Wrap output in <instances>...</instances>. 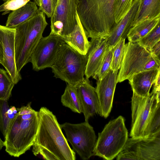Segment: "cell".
Instances as JSON below:
<instances>
[{
	"label": "cell",
	"mask_w": 160,
	"mask_h": 160,
	"mask_svg": "<svg viewBox=\"0 0 160 160\" xmlns=\"http://www.w3.org/2000/svg\"><path fill=\"white\" fill-rule=\"evenodd\" d=\"M45 14L39 11L37 14L15 28L16 65L18 72L30 62L31 55L48 25Z\"/></svg>",
	"instance_id": "cell-3"
},
{
	"label": "cell",
	"mask_w": 160,
	"mask_h": 160,
	"mask_svg": "<svg viewBox=\"0 0 160 160\" xmlns=\"http://www.w3.org/2000/svg\"><path fill=\"white\" fill-rule=\"evenodd\" d=\"M159 69L144 71L133 75L128 79L133 92L141 97L147 96Z\"/></svg>",
	"instance_id": "cell-18"
},
{
	"label": "cell",
	"mask_w": 160,
	"mask_h": 160,
	"mask_svg": "<svg viewBox=\"0 0 160 160\" xmlns=\"http://www.w3.org/2000/svg\"><path fill=\"white\" fill-rule=\"evenodd\" d=\"M31 0H8L0 6V12L5 15L11 11L17 9L24 5Z\"/></svg>",
	"instance_id": "cell-32"
},
{
	"label": "cell",
	"mask_w": 160,
	"mask_h": 160,
	"mask_svg": "<svg viewBox=\"0 0 160 160\" xmlns=\"http://www.w3.org/2000/svg\"><path fill=\"white\" fill-rule=\"evenodd\" d=\"M38 112L39 126L34 144L46 148L58 160H75V152L69 146L56 116L45 107Z\"/></svg>",
	"instance_id": "cell-2"
},
{
	"label": "cell",
	"mask_w": 160,
	"mask_h": 160,
	"mask_svg": "<svg viewBox=\"0 0 160 160\" xmlns=\"http://www.w3.org/2000/svg\"><path fill=\"white\" fill-rule=\"evenodd\" d=\"M88 60L87 54H81L65 43L51 68L55 77L76 87L84 78Z\"/></svg>",
	"instance_id": "cell-4"
},
{
	"label": "cell",
	"mask_w": 160,
	"mask_h": 160,
	"mask_svg": "<svg viewBox=\"0 0 160 160\" xmlns=\"http://www.w3.org/2000/svg\"><path fill=\"white\" fill-rule=\"evenodd\" d=\"M117 160H160V132L152 136L128 138Z\"/></svg>",
	"instance_id": "cell-9"
},
{
	"label": "cell",
	"mask_w": 160,
	"mask_h": 160,
	"mask_svg": "<svg viewBox=\"0 0 160 160\" xmlns=\"http://www.w3.org/2000/svg\"><path fill=\"white\" fill-rule=\"evenodd\" d=\"M160 132V102L153 108L146 127L145 137L152 136Z\"/></svg>",
	"instance_id": "cell-26"
},
{
	"label": "cell",
	"mask_w": 160,
	"mask_h": 160,
	"mask_svg": "<svg viewBox=\"0 0 160 160\" xmlns=\"http://www.w3.org/2000/svg\"><path fill=\"white\" fill-rule=\"evenodd\" d=\"M115 0H78L77 13L88 38H106L117 23L113 5Z\"/></svg>",
	"instance_id": "cell-1"
},
{
	"label": "cell",
	"mask_w": 160,
	"mask_h": 160,
	"mask_svg": "<svg viewBox=\"0 0 160 160\" xmlns=\"http://www.w3.org/2000/svg\"><path fill=\"white\" fill-rule=\"evenodd\" d=\"M15 85L7 71L0 68V99L8 101Z\"/></svg>",
	"instance_id": "cell-25"
},
{
	"label": "cell",
	"mask_w": 160,
	"mask_h": 160,
	"mask_svg": "<svg viewBox=\"0 0 160 160\" xmlns=\"http://www.w3.org/2000/svg\"><path fill=\"white\" fill-rule=\"evenodd\" d=\"M153 84V89H156L160 88V69L158 70L156 78Z\"/></svg>",
	"instance_id": "cell-36"
},
{
	"label": "cell",
	"mask_w": 160,
	"mask_h": 160,
	"mask_svg": "<svg viewBox=\"0 0 160 160\" xmlns=\"http://www.w3.org/2000/svg\"><path fill=\"white\" fill-rule=\"evenodd\" d=\"M4 146H5L4 142L3 141L0 137V150L2 149V148Z\"/></svg>",
	"instance_id": "cell-38"
},
{
	"label": "cell",
	"mask_w": 160,
	"mask_h": 160,
	"mask_svg": "<svg viewBox=\"0 0 160 160\" xmlns=\"http://www.w3.org/2000/svg\"><path fill=\"white\" fill-rule=\"evenodd\" d=\"M15 28L0 25V35L2 44L3 60L1 64L5 68L15 84L22 79L18 72L15 59Z\"/></svg>",
	"instance_id": "cell-13"
},
{
	"label": "cell",
	"mask_w": 160,
	"mask_h": 160,
	"mask_svg": "<svg viewBox=\"0 0 160 160\" xmlns=\"http://www.w3.org/2000/svg\"><path fill=\"white\" fill-rule=\"evenodd\" d=\"M39 7V11L43 12L48 18L52 15L58 0H33Z\"/></svg>",
	"instance_id": "cell-31"
},
{
	"label": "cell",
	"mask_w": 160,
	"mask_h": 160,
	"mask_svg": "<svg viewBox=\"0 0 160 160\" xmlns=\"http://www.w3.org/2000/svg\"><path fill=\"white\" fill-rule=\"evenodd\" d=\"M39 11L35 2L30 1L20 8L12 11L9 14L6 26L8 28H15L37 14Z\"/></svg>",
	"instance_id": "cell-20"
},
{
	"label": "cell",
	"mask_w": 160,
	"mask_h": 160,
	"mask_svg": "<svg viewBox=\"0 0 160 160\" xmlns=\"http://www.w3.org/2000/svg\"><path fill=\"white\" fill-rule=\"evenodd\" d=\"M133 0H115L113 5L115 20L117 23L130 10Z\"/></svg>",
	"instance_id": "cell-30"
},
{
	"label": "cell",
	"mask_w": 160,
	"mask_h": 160,
	"mask_svg": "<svg viewBox=\"0 0 160 160\" xmlns=\"http://www.w3.org/2000/svg\"><path fill=\"white\" fill-rule=\"evenodd\" d=\"M82 112L85 121L96 114H99L100 107L95 88L86 77L76 86Z\"/></svg>",
	"instance_id": "cell-15"
},
{
	"label": "cell",
	"mask_w": 160,
	"mask_h": 160,
	"mask_svg": "<svg viewBox=\"0 0 160 160\" xmlns=\"http://www.w3.org/2000/svg\"><path fill=\"white\" fill-rule=\"evenodd\" d=\"M128 139L124 119L119 116L110 121L98 133L93 155L107 160H112L122 150Z\"/></svg>",
	"instance_id": "cell-6"
},
{
	"label": "cell",
	"mask_w": 160,
	"mask_h": 160,
	"mask_svg": "<svg viewBox=\"0 0 160 160\" xmlns=\"http://www.w3.org/2000/svg\"><path fill=\"white\" fill-rule=\"evenodd\" d=\"M17 114L13 113L7 100L0 99V130L4 139L11 121Z\"/></svg>",
	"instance_id": "cell-24"
},
{
	"label": "cell",
	"mask_w": 160,
	"mask_h": 160,
	"mask_svg": "<svg viewBox=\"0 0 160 160\" xmlns=\"http://www.w3.org/2000/svg\"><path fill=\"white\" fill-rule=\"evenodd\" d=\"M118 70L111 69L101 79L97 80L95 88L100 107L99 114L107 118L112 106Z\"/></svg>",
	"instance_id": "cell-14"
},
{
	"label": "cell",
	"mask_w": 160,
	"mask_h": 160,
	"mask_svg": "<svg viewBox=\"0 0 160 160\" xmlns=\"http://www.w3.org/2000/svg\"><path fill=\"white\" fill-rule=\"evenodd\" d=\"M160 68V60L137 42L125 44L122 63L118 74L117 83L128 80L140 72Z\"/></svg>",
	"instance_id": "cell-7"
},
{
	"label": "cell",
	"mask_w": 160,
	"mask_h": 160,
	"mask_svg": "<svg viewBox=\"0 0 160 160\" xmlns=\"http://www.w3.org/2000/svg\"><path fill=\"white\" fill-rule=\"evenodd\" d=\"M152 54L155 56L160 58V41L157 42L150 50Z\"/></svg>",
	"instance_id": "cell-35"
},
{
	"label": "cell",
	"mask_w": 160,
	"mask_h": 160,
	"mask_svg": "<svg viewBox=\"0 0 160 160\" xmlns=\"http://www.w3.org/2000/svg\"><path fill=\"white\" fill-rule=\"evenodd\" d=\"M78 0H58L51 17L50 33L63 38L69 35L77 22V8Z\"/></svg>",
	"instance_id": "cell-11"
},
{
	"label": "cell",
	"mask_w": 160,
	"mask_h": 160,
	"mask_svg": "<svg viewBox=\"0 0 160 160\" xmlns=\"http://www.w3.org/2000/svg\"><path fill=\"white\" fill-rule=\"evenodd\" d=\"M139 5V0H134L128 13L116 24L107 37L108 46L112 48L121 38L126 39L132 27Z\"/></svg>",
	"instance_id": "cell-17"
},
{
	"label": "cell",
	"mask_w": 160,
	"mask_h": 160,
	"mask_svg": "<svg viewBox=\"0 0 160 160\" xmlns=\"http://www.w3.org/2000/svg\"><path fill=\"white\" fill-rule=\"evenodd\" d=\"M160 16V0H139V5L132 27L147 19Z\"/></svg>",
	"instance_id": "cell-21"
},
{
	"label": "cell",
	"mask_w": 160,
	"mask_h": 160,
	"mask_svg": "<svg viewBox=\"0 0 160 160\" xmlns=\"http://www.w3.org/2000/svg\"><path fill=\"white\" fill-rule=\"evenodd\" d=\"M90 42L85 75L88 78L93 77L97 73L108 46L107 37L91 39Z\"/></svg>",
	"instance_id": "cell-16"
},
{
	"label": "cell",
	"mask_w": 160,
	"mask_h": 160,
	"mask_svg": "<svg viewBox=\"0 0 160 160\" xmlns=\"http://www.w3.org/2000/svg\"><path fill=\"white\" fill-rule=\"evenodd\" d=\"M3 60V46L0 35V63L2 64Z\"/></svg>",
	"instance_id": "cell-37"
},
{
	"label": "cell",
	"mask_w": 160,
	"mask_h": 160,
	"mask_svg": "<svg viewBox=\"0 0 160 160\" xmlns=\"http://www.w3.org/2000/svg\"><path fill=\"white\" fill-rule=\"evenodd\" d=\"M60 126L64 130L72 150L82 159L88 160L93 156L97 137L93 127L88 121L78 124L65 122Z\"/></svg>",
	"instance_id": "cell-8"
},
{
	"label": "cell",
	"mask_w": 160,
	"mask_h": 160,
	"mask_svg": "<svg viewBox=\"0 0 160 160\" xmlns=\"http://www.w3.org/2000/svg\"><path fill=\"white\" fill-rule=\"evenodd\" d=\"M160 16L144 20L132 27L127 35L129 42H136L147 34L160 21Z\"/></svg>",
	"instance_id": "cell-22"
},
{
	"label": "cell",
	"mask_w": 160,
	"mask_h": 160,
	"mask_svg": "<svg viewBox=\"0 0 160 160\" xmlns=\"http://www.w3.org/2000/svg\"><path fill=\"white\" fill-rule=\"evenodd\" d=\"M61 102L63 106L69 108L72 111L78 113H82L76 87L67 85L61 97Z\"/></svg>",
	"instance_id": "cell-23"
},
{
	"label": "cell",
	"mask_w": 160,
	"mask_h": 160,
	"mask_svg": "<svg viewBox=\"0 0 160 160\" xmlns=\"http://www.w3.org/2000/svg\"><path fill=\"white\" fill-rule=\"evenodd\" d=\"M1 0L3 1L4 2H7V1H8V0Z\"/></svg>",
	"instance_id": "cell-39"
},
{
	"label": "cell",
	"mask_w": 160,
	"mask_h": 160,
	"mask_svg": "<svg viewBox=\"0 0 160 160\" xmlns=\"http://www.w3.org/2000/svg\"><path fill=\"white\" fill-rule=\"evenodd\" d=\"M38 126V112L27 120L22 119L17 114L11 121L4 139L6 151L15 157L24 153L33 144Z\"/></svg>",
	"instance_id": "cell-5"
},
{
	"label": "cell",
	"mask_w": 160,
	"mask_h": 160,
	"mask_svg": "<svg viewBox=\"0 0 160 160\" xmlns=\"http://www.w3.org/2000/svg\"><path fill=\"white\" fill-rule=\"evenodd\" d=\"M61 37L51 33L40 40L31 55L32 69L38 71L51 68L62 46L65 43Z\"/></svg>",
	"instance_id": "cell-12"
},
{
	"label": "cell",
	"mask_w": 160,
	"mask_h": 160,
	"mask_svg": "<svg viewBox=\"0 0 160 160\" xmlns=\"http://www.w3.org/2000/svg\"><path fill=\"white\" fill-rule=\"evenodd\" d=\"M31 102H29L26 106H23L20 108H17L18 115H24L33 113L36 111L33 109L31 107Z\"/></svg>",
	"instance_id": "cell-34"
},
{
	"label": "cell",
	"mask_w": 160,
	"mask_h": 160,
	"mask_svg": "<svg viewBox=\"0 0 160 160\" xmlns=\"http://www.w3.org/2000/svg\"><path fill=\"white\" fill-rule=\"evenodd\" d=\"M113 53V47L108 46L100 66L96 74L92 77L97 80L102 79L111 69Z\"/></svg>",
	"instance_id": "cell-29"
},
{
	"label": "cell",
	"mask_w": 160,
	"mask_h": 160,
	"mask_svg": "<svg viewBox=\"0 0 160 160\" xmlns=\"http://www.w3.org/2000/svg\"><path fill=\"white\" fill-rule=\"evenodd\" d=\"M160 21L145 36L137 42L142 47L150 51L152 47L160 41Z\"/></svg>",
	"instance_id": "cell-27"
},
{
	"label": "cell",
	"mask_w": 160,
	"mask_h": 160,
	"mask_svg": "<svg viewBox=\"0 0 160 160\" xmlns=\"http://www.w3.org/2000/svg\"><path fill=\"white\" fill-rule=\"evenodd\" d=\"M125 39L121 38L113 47V53L111 69L118 70L122 66L125 52Z\"/></svg>",
	"instance_id": "cell-28"
},
{
	"label": "cell",
	"mask_w": 160,
	"mask_h": 160,
	"mask_svg": "<svg viewBox=\"0 0 160 160\" xmlns=\"http://www.w3.org/2000/svg\"><path fill=\"white\" fill-rule=\"evenodd\" d=\"M32 146V152L35 156L46 160H58L52 153L42 146L35 144Z\"/></svg>",
	"instance_id": "cell-33"
},
{
	"label": "cell",
	"mask_w": 160,
	"mask_h": 160,
	"mask_svg": "<svg viewBox=\"0 0 160 160\" xmlns=\"http://www.w3.org/2000/svg\"><path fill=\"white\" fill-rule=\"evenodd\" d=\"M131 100L132 122L130 136L137 138L145 137V132L152 112L159 102L156 91L152 89L146 97L133 92Z\"/></svg>",
	"instance_id": "cell-10"
},
{
	"label": "cell",
	"mask_w": 160,
	"mask_h": 160,
	"mask_svg": "<svg viewBox=\"0 0 160 160\" xmlns=\"http://www.w3.org/2000/svg\"><path fill=\"white\" fill-rule=\"evenodd\" d=\"M88 38L77 14V22L75 28L69 35L63 39L66 43L74 50L81 54L86 55L90 45Z\"/></svg>",
	"instance_id": "cell-19"
}]
</instances>
